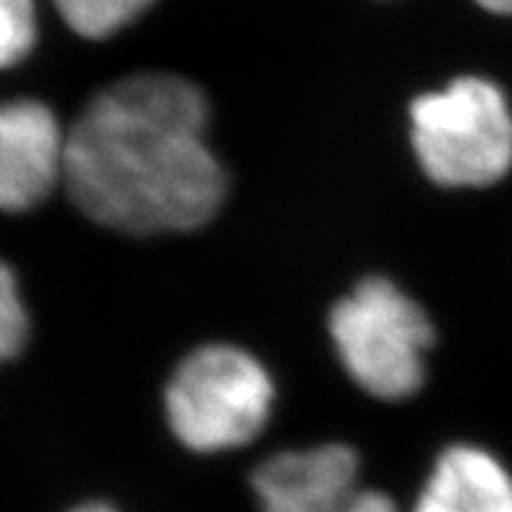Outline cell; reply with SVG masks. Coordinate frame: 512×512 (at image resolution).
<instances>
[{"label":"cell","instance_id":"7c38bea8","mask_svg":"<svg viewBox=\"0 0 512 512\" xmlns=\"http://www.w3.org/2000/svg\"><path fill=\"white\" fill-rule=\"evenodd\" d=\"M68 512H118L113 505L108 502H84V505H76L71 507Z\"/></svg>","mask_w":512,"mask_h":512},{"label":"cell","instance_id":"9c48e42d","mask_svg":"<svg viewBox=\"0 0 512 512\" xmlns=\"http://www.w3.org/2000/svg\"><path fill=\"white\" fill-rule=\"evenodd\" d=\"M42 40V0H0V74L37 53Z\"/></svg>","mask_w":512,"mask_h":512},{"label":"cell","instance_id":"277c9868","mask_svg":"<svg viewBox=\"0 0 512 512\" xmlns=\"http://www.w3.org/2000/svg\"><path fill=\"white\" fill-rule=\"evenodd\" d=\"M330 337L348 377L377 400L421 390L434 327L424 309L384 277H366L330 311Z\"/></svg>","mask_w":512,"mask_h":512},{"label":"cell","instance_id":"5b68a950","mask_svg":"<svg viewBox=\"0 0 512 512\" xmlns=\"http://www.w3.org/2000/svg\"><path fill=\"white\" fill-rule=\"evenodd\" d=\"M251 486L262 512H398L387 494L358 484V455L345 445L272 455Z\"/></svg>","mask_w":512,"mask_h":512},{"label":"cell","instance_id":"7a4b0ae2","mask_svg":"<svg viewBox=\"0 0 512 512\" xmlns=\"http://www.w3.org/2000/svg\"><path fill=\"white\" fill-rule=\"evenodd\" d=\"M411 142L421 170L439 186H492L512 170L510 100L486 76H455L411 102Z\"/></svg>","mask_w":512,"mask_h":512},{"label":"cell","instance_id":"52a82bcc","mask_svg":"<svg viewBox=\"0 0 512 512\" xmlns=\"http://www.w3.org/2000/svg\"><path fill=\"white\" fill-rule=\"evenodd\" d=\"M413 512H512V476L481 447L455 445L437 458Z\"/></svg>","mask_w":512,"mask_h":512},{"label":"cell","instance_id":"6da1fadb","mask_svg":"<svg viewBox=\"0 0 512 512\" xmlns=\"http://www.w3.org/2000/svg\"><path fill=\"white\" fill-rule=\"evenodd\" d=\"M209 102L176 71H136L100 89L68 128L63 186L81 215L128 236L202 228L223 207L207 144Z\"/></svg>","mask_w":512,"mask_h":512},{"label":"cell","instance_id":"ba28073f","mask_svg":"<svg viewBox=\"0 0 512 512\" xmlns=\"http://www.w3.org/2000/svg\"><path fill=\"white\" fill-rule=\"evenodd\" d=\"M160 3L162 0H48V8L76 40L100 45L139 27Z\"/></svg>","mask_w":512,"mask_h":512},{"label":"cell","instance_id":"8fae6325","mask_svg":"<svg viewBox=\"0 0 512 512\" xmlns=\"http://www.w3.org/2000/svg\"><path fill=\"white\" fill-rule=\"evenodd\" d=\"M468 3L494 19H512V0H468Z\"/></svg>","mask_w":512,"mask_h":512},{"label":"cell","instance_id":"4fadbf2b","mask_svg":"<svg viewBox=\"0 0 512 512\" xmlns=\"http://www.w3.org/2000/svg\"><path fill=\"white\" fill-rule=\"evenodd\" d=\"M374 3H400V0H374Z\"/></svg>","mask_w":512,"mask_h":512},{"label":"cell","instance_id":"8992f818","mask_svg":"<svg viewBox=\"0 0 512 512\" xmlns=\"http://www.w3.org/2000/svg\"><path fill=\"white\" fill-rule=\"evenodd\" d=\"M66 134L48 102L0 100V212H29L61 186Z\"/></svg>","mask_w":512,"mask_h":512},{"label":"cell","instance_id":"30bf717a","mask_svg":"<svg viewBox=\"0 0 512 512\" xmlns=\"http://www.w3.org/2000/svg\"><path fill=\"white\" fill-rule=\"evenodd\" d=\"M29 340V311L14 270L0 259V364L24 351Z\"/></svg>","mask_w":512,"mask_h":512},{"label":"cell","instance_id":"3957f363","mask_svg":"<svg viewBox=\"0 0 512 512\" xmlns=\"http://www.w3.org/2000/svg\"><path fill=\"white\" fill-rule=\"evenodd\" d=\"M275 405L270 371L249 351L202 345L176 366L165 387L170 432L194 452H223L254 442Z\"/></svg>","mask_w":512,"mask_h":512}]
</instances>
